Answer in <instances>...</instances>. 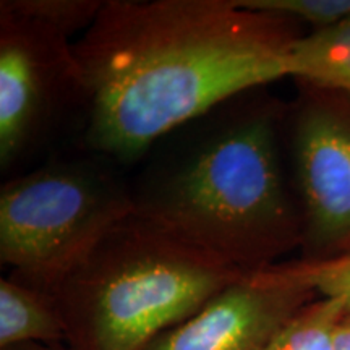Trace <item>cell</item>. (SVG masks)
Returning <instances> with one entry per match:
<instances>
[{
  "label": "cell",
  "mask_w": 350,
  "mask_h": 350,
  "mask_svg": "<svg viewBox=\"0 0 350 350\" xmlns=\"http://www.w3.org/2000/svg\"><path fill=\"white\" fill-rule=\"evenodd\" d=\"M299 25L239 0H106L73 42L91 151L131 163L178 126L287 75Z\"/></svg>",
  "instance_id": "cell-1"
},
{
  "label": "cell",
  "mask_w": 350,
  "mask_h": 350,
  "mask_svg": "<svg viewBox=\"0 0 350 350\" xmlns=\"http://www.w3.org/2000/svg\"><path fill=\"white\" fill-rule=\"evenodd\" d=\"M279 124L269 100L230 109L135 191L137 213L245 273L279 265L301 242Z\"/></svg>",
  "instance_id": "cell-2"
},
{
  "label": "cell",
  "mask_w": 350,
  "mask_h": 350,
  "mask_svg": "<svg viewBox=\"0 0 350 350\" xmlns=\"http://www.w3.org/2000/svg\"><path fill=\"white\" fill-rule=\"evenodd\" d=\"M245 274L135 209L54 292L65 344L72 350H144Z\"/></svg>",
  "instance_id": "cell-3"
},
{
  "label": "cell",
  "mask_w": 350,
  "mask_h": 350,
  "mask_svg": "<svg viewBox=\"0 0 350 350\" xmlns=\"http://www.w3.org/2000/svg\"><path fill=\"white\" fill-rule=\"evenodd\" d=\"M135 213L133 191L93 161H55L0 190V261L12 278L54 292Z\"/></svg>",
  "instance_id": "cell-4"
},
{
  "label": "cell",
  "mask_w": 350,
  "mask_h": 350,
  "mask_svg": "<svg viewBox=\"0 0 350 350\" xmlns=\"http://www.w3.org/2000/svg\"><path fill=\"white\" fill-rule=\"evenodd\" d=\"M85 106L73 42L0 7V167L46 142L67 109Z\"/></svg>",
  "instance_id": "cell-5"
},
{
  "label": "cell",
  "mask_w": 350,
  "mask_h": 350,
  "mask_svg": "<svg viewBox=\"0 0 350 350\" xmlns=\"http://www.w3.org/2000/svg\"><path fill=\"white\" fill-rule=\"evenodd\" d=\"M288 133L301 261L350 253V96L301 83Z\"/></svg>",
  "instance_id": "cell-6"
},
{
  "label": "cell",
  "mask_w": 350,
  "mask_h": 350,
  "mask_svg": "<svg viewBox=\"0 0 350 350\" xmlns=\"http://www.w3.org/2000/svg\"><path fill=\"white\" fill-rule=\"evenodd\" d=\"M292 262L247 273L200 312L144 350H265L278 331L317 299Z\"/></svg>",
  "instance_id": "cell-7"
},
{
  "label": "cell",
  "mask_w": 350,
  "mask_h": 350,
  "mask_svg": "<svg viewBox=\"0 0 350 350\" xmlns=\"http://www.w3.org/2000/svg\"><path fill=\"white\" fill-rule=\"evenodd\" d=\"M67 331L52 292L15 278L0 281V350L23 344H65Z\"/></svg>",
  "instance_id": "cell-8"
},
{
  "label": "cell",
  "mask_w": 350,
  "mask_h": 350,
  "mask_svg": "<svg viewBox=\"0 0 350 350\" xmlns=\"http://www.w3.org/2000/svg\"><path fill=\"white\" fill-rule=\"evenodd\" d=\"M287 75L350 96V15L329 28L301 34L288 54Z\"/></svg>",
  "instance_id": "cell-9"
},
{
  "label": "cell",
  "mask_w": 350,
  "mask_h": 350,
  "mask_svg": "<svg viewBox=\"0 0 350 350\" xmlns=\"http://www.w3.org/2000/svg\"><path fill=\"white\" fill-rule=\"evenodd\" d=\"M345 310L339 299H314L288 319L265 350H332L336 327Z\"/></svg>",
  "instance_id": "cell-10"
},
{
  "label": "cell",
  "mask_w": 350,
  "mask_h": 350,
  "mask_svg": "<svg viewBox=\"0 0 350 350\" xmlns=\"http://www.w3.org/2000/svg\"><path fill=\"white\" fill-rule=\"evenodd\" d=\"M103 3L100 0H2L0 7L49 26L70 39L94 23Z\"/></svg>",
  "instance_id": "cell-11"
},
{
  "label": "cell",
  "mask_w": 350,
  "mask_h": 350,
  "mask_svg": "<svg viewBox=\"0 0 350 350\" xmlns=\"http://www.w3.org/2000/svg\"><path fill=\"white\" fill-rule=\"evenodd\" d=\"M239 3L247 10L312 25L313 31L329 28L350 15V0H239Z\"/></svg>",
  "instance_id": "cell-12"
},
{
  "label": "cell",
  "mask_w": 350,
  "mask_h": 350,
  "mask_svg": "<svg viewBox=\"0 0 350 350\" xmlns=\"http://www.w3.org/2000/svg\"><path fill=\"white\" fill-rule=\"evenodd\" d=\"M319 297L339 299L350 312V253L326 261H294Z\"/></svg>",
  "instance_id": "cell-13"
},
{
  "label": "cell",
  "mask_w": 350,
  "mask_h": 350,
  "mask_svg": "<svg viewBox=\"0 0 350 350\" xmlns=\"http://www.w3.org/2000/svg\"><path fill=\"white\" fill-rule=\"evenodd\" d=\"M332 350H350V312L345 310L342 318L339 319L334 332V349Z\"/></svg>",
  "instance_id": "cell-14"
},
{
  "label": "cell",
  "mask_w": 350,
  "mask_h": 350,
  "mask_svg": "<svg viewBox=\"0 0 350 350\" xmlns=\"http://www.w3.org/2000/svg\"><path fill=\"white\" fill-rule=\"evenodd\" d=\"M3 350H72L67 344H23L15 345V347H8Z\"/></svg>",
  "instance_id": "cell-15"
}]
</instances>
